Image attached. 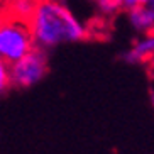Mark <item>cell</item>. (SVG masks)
I'll list each match as a JSON object with an SVG mask.
<instances>
[{"instance_id":"cell-7","label":"cell","mask_w":154,"mask_h":154,"mask_svg":"<svg viewBox=\"0 0 154 154\" xmlns=\"http://www.w3.org/2000/svg\"><path fill=\"white\" fill-rule=\"evenodd\" d=\"M95 4L98 5V9L107 15H112L119 10H122L120 0H95Z\"/></svg>"},{"instance_id":"cell-5","label":"cell","mask_w":154,"mask_h":154,"mask_svg":"<svg viewBox=\"0 0 154 154\" xmlns=\"http://www.w3.org/2000/svg\"><path fill=\"white\" fill-rule=\"evenodd\" d=\"M129 22L137 32L144 34H152L154 32V4L151 5H140L127 12Z\"/></svg>"},{"instance_id":"cell-1","label":"cell","mask_w":154,"mask_h":154,"mask_svg":"<svg viewBox=\"0 0 154 154\" xmlns=\"http://www.w3.org/2000/svg\"><path fill=\"white\" fill-rule=\"evenodd\" d=\"M36 46L48 51L51 48L78 42L88 36V31L73 12L59 0H41L29 19Z\"/></svg>"},{"instance_id":"cell-8","label":"cell","mask_w":154,"mask_h":154,"mask_svg":"<svg viewBox=\"0 0 154 154\" xmlns=\"http://www.w3.org/2000/svg\"><path fill=\"white\" fill-rule=\"evenodd\" d=\"M9 88H12V85H10L9 64L4 63V61H0V90H2V93H5Z\"/></svg>"},{"instance_id":"cell-6","label":"cell","mask_w":154,"mask_h":154,"mask_svg":"<svg viewBox=\"0 0 154 154\" xmlns=\"http://www.w3.org/2000/svg\"><path fill=\"white\" fill-rule=\"evenodd\" d=\"M4 5L7 9V10H4V15L29 20L34 9H36L37 2H34V0H5Z\"/></svg>"},{"instance_id":"cell-3","label":"cell","mask_w":154,"mask_h":154,"mask_svg":"<svg viewBox=\"0 0 154 154\" xmlns=\"http://www.w3.org/2000/svg\"><path fill=\"white\" fill-rule=\"evenodd\" d=\"M48 53L41 48L31 51L26 58L9 64L12 88H31L48 75Z\"/></svg>"},{"instance_id":"cell-11","label":"cell","mask_w":154,"mask_h":154,"mask_svg":"<svg viewBox=\"0 0 154 154\" xmlns=\"http://www.w3.org/2000/svg\"><path fill=\"white\" fill-rule=\"evenodd\" d=\"M34 2H41V0H34Z\"/></svg>"},{"instance_id":"cell-4","label":"cell","mask_w":154,"mask_h":154,"mask_svg":"<svg viewBox=\"0 0 154 154\" xmlns=\"http://www.w3.org/2000/svg\"><path fill=\"white\" fill-rule=\"evenodd\" d=\"M154 56V32L144 34L131 46V49L122 54V59L132 64H146Z\"/></svg>"},{"instance_id":"cell-2","label":"cell","mask_w":154,"mask_h":154,"mask_svg":"<svg viewBox=\"0 0 154 154\" xmlns=\"http://www.w3.org/2000/svg\"><path fill=\"white\" fill-rule=\"evenodd\" d=\"M37 46L29 20L4 15L0 24V61L12 64L34 51Z\"/></svg>"},{"instance_id":"cell-10","label":"cell","mask_w":154,"mask_h":154,"mask_svg":"<svg viewBox=\"0 0 154 154\" xmlns=\"http://www.w3.org/2000/svg\"><path fill=\"white\" fill-rule=\"evenodd\" d=\"M146 69H147V73H149L151 76H154V56L146 63Z\"/></svg>"},{"instance_id":"cell-9","label":"cell","mask_w":154,"mask_h":154,"mask_svg":"<svg viewBox=\"0 0 154 154\" xmlns=\"http://www.w3.org/2000/svg\"><path fill=\"white\" fill-rule=\"evenodd\" d=\"M154 4V0H120V5H122L124 10H132L136 7H140V5H151Z\"/></svg>"}]
</instances>
